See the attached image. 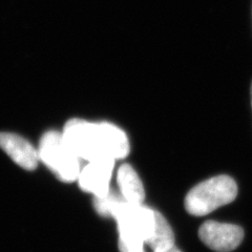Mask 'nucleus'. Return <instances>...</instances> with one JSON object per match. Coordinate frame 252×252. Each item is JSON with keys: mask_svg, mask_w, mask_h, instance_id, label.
Here are the masks:
<instances>
[{"mask_svg": "<svg viewBox=\"0 0 252 252\" xmlns=\"http://www.w3.org/2000/svg\"><path fill=\"white\" fill-rule=\"evenodd\" d=\"M66 143L80 160H122L130 152L127 135L110 122L70 119L62 130Z\"/></svg>", "mask_w": 252, "mask_h": 252, "instance_id": "obj_1", "label": "nucleus"}, {"mask_svg": "<svg viewBox=\"0 0 252 252\" xmlns=\"http://www.w3.org/2000/svg\"><path fill=\"white\" fill-rule=\"evenodd\" d=\"M94 206L100 216L116 220L120 252H145L144 246L155 225L156 210L144 204L128 203L113 190L104 198H94Z\"/></svg>", "mask_w": 252, "mask_h": 252, "instance_id": "obj_2", "label": "nucleus"}, {"mask_svg": "<svg viewBox=\"0 0 252 252\" xmlns=\"http://www.w3.org/2000/svg\"><path fill=\"white\" fill-rule=\"evenodd\" d=\"M238 195V185L228 176H217L194 186L185 198L188 214L195 217L209 215L231 203Z\"/></svg>", "mask_w": 252, "mask_h": 252, "instance_id": "obj_3", "label": "nucleus"}, {"mask_svg": "<svg viewBox=\"0 0 252 252\" xmlns=\"http://www.w3.org/2000/svg\"><path fill=\"white\" fill-rule=\"evenodd\" d=\"M37 149L39 161L62 182L72 183L78 180L81 160L70 149L62 131L49 130L43 133Z\"/></svg>", "mask_w": 252, "mask_h": 252, "instance_id": "obj_4", "label": "nucleus"}, {"mask_svg": "<svg viewBox=\"0 0 252 252\" xmlns=\"http://www.w3.org/2000/svg\"><path fill=\"white\" fill-rule=\"evenodd\" d=\"M200 240L216 252H231L240 246L244 231L240 226L206 220L199 229Z\"/></svg>", "mask_w": 252, "mask_h": 252, "instance_id": "obj_5", "label": "nucleus"}, {"mask_svg": "<svg viewBox=\"0 0 252 252\" xmlns=\"http://www.w3.org/2000/svg\"><path fill=\"white\" fill-rule=\"evenodd\" d=\"M115 160L101 159L88 162L81 168L78 184L83 191L94 194V198H104L109 192V183L115 167Z\"/></svg>", "mask_w": 252, "mask_h": 252, "instance_id": "obj_6", "label": "nucleus"}, {"mask_svg": "<svg viewBox=\"0 0 252 252\" xmlns=\"http://www.w3.org/2000/svg\"><path fill=\"white\" fill-rule=\"evenodd\" d=\"M0 148L20 167L36 169L39 162L38 149L27 139L12 132H0Z\"/></svg>", "mask_w": 252, "mask_h": 252, "instance_id": "obj_7", "label": "nucleus"}, {"mask_svg": "<svg viewBox=\"0 0 252 252\" xmlns=\"http://www.w3.org/2000/svg\"><path fill=\"white\" fill-rule=\"evenodd\" d=\"M117 182L123 198L131 204H143L145 190L137 171L129 164H123L118 169Z\"/></svg>", "mask_w": 252, "mask_h": 252, "instance_id": "obj_8", "label": "nucleus"}, {"mask_svg": "<svg viewBox=\"0 0 252 252\" xmlns=\"http://www.w3.org/2000/svg\"><path fill=\"white\" fill-rule=\"evenodd\" d=\"M146 245L154 251L167 249L175 246V233L170 225L160 212L157 211L155 225L151 235L148 236Z\"/></svg>", "mask_w": 252, "mask_h": 252, "instance_id": "obj_9", "label": "nucleus"}, {"mask_svg": "<svg viewBox=\"0 0 252 252\" xmlns=\"http://www.w3.org/2000/svg\"><path fill=\"white\" fill-rule=\"evenodd\" d=\"M154 252H181L177 247L176 245L172 246L170 248H167V249H163V250H158V251H154Z\"/></svg>", "mask_w": 252, "mask_h": 252, "instance_id": "obj_10", "label": "nucleus"}, {"mask_svg": "<svg viewBox=\"0 0 252 252\" xmlns=\"http://www.w3.org/2000/svg\"><path fill=\"white\" fill-rule=\"evenodd\" d=\"M251 106H252V84H251Z\"/></svg>", "mask_w": 252, "mask_h": 252, "instance_id": "obj_11", "label": "nucleus"}]
</instances>
